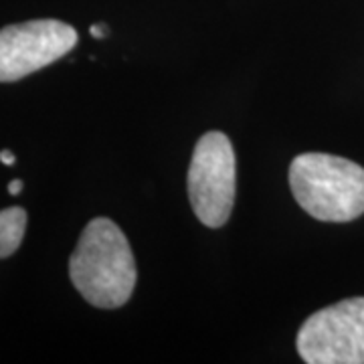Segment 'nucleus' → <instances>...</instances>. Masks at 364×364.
I'll use <instances>...</instances> for the list:
<instances>
[{
	"label": "nucleus",
	"mask_w": 364,
	"mask_h": 364,
	"mask_svg": "<svg viewBox=\"0 0 364 364\" xmlns=\"http://www.w3.org/2000/svg\"><path fill=\"white\" fill-rule=\"evenodd\" d=\"M69 277L81 298L102 310L122 308L132 298L136 261L116 223L105 217L87 223L69 257Z\"/></svg>",
	"instance_id": "nucleus-1"
},
{
	"label": "nucleus",
	"mask_w": 364,
	"mask_h": 364,
	"mask_svg": "<svg viewBox=\"0 0 364 364\" xmlns=\"http://www.w3.org/2000/svg\"><path fill=\"white\" fill-rule=\"evenodd\" d=\"M298 205L324 223H348L364 215V168L348 158L308 152L289 164Z\"/></svg>",
	"instance_id": "nucleus-2"
},
{
	"label": "nucleus",
	"mask_w": 364,
	"mask_h": 364,
	"mask_svg": "<svg viewBox=\"0 0 364 364\" xmlns=\"http://www.w3.org/2000/svg\"><path fill=\"white\" fill-rule=\"evenodd\" d=\"M235 152L223 132H207L195 146L188 168V198L196 219L219 229L229 221L235 205Z\"/></svg>",
	"instance_id": "nucleus-3"
},
{
	"label": "nucleus",
	"mask_w": 364,
	"mask_h": 364,
	"mask_svg": "<svg viewBox=\"0 0 364 364\" xmlns=\"http://www.w3.org/2000/svg\"><path fill=\"white\" fill-rule=\"evenodd\" d=\"M296 346L308 364H364V298L312 314L299 328Z\"/></svg>",
	"instance_id": "nucleus-4"
},
{
	"label": "nucleus",
	"mask_w": 364,
	"mask_h": 364,
	"mask_svg": "<svg viewBox=\"0 0 364 364\" xmlns=\"http://www.w3.org/2000/svg\"><path fill=\"white\" fill-rule=\"evenodd\" d=\"M77 31L57 18H37L0 28V83H13L65 57Z\"/></svg>",
	"instance_id": "nucleus-5"
},
{
	"label": "nucleus",
	"mask_w": 364,
	"mask_h": 364,
	"mask_svg": "<svg viewBox=\"0 0 364 364\" xmlns=\"http://www.w3.org/2000/svg\"><path fill=\"white\" fill-rule=\"evenodd\" d=\"M26 231V210L23 207H9L0 210V259L14 255Z\"/></svg>",
	"instance_id": "nucleus-6"
},
{
	"label": "nucleus",
	"mask_w": 364,
	"mask_h": 364,
	"mask_svg": "<svg viewBox=\"0 0 364 364\" xmlns=\"http://www.w3.org/2000/svg\"><path fill=\"white\" fill-rule=\"evenodd\" d=\"M91 37H95V39H104L107 37V28L104 25H93L91 26Z\"/></svg>",
	"instance_id": "nucleus-7"
},
{
	"label": "nucleus",
	"mask_w": 364,
	"mask_h": 364,
	"mask_svg": "<svg viewBox=\"0 0 364 364\" xmlns=\"http://www.w3.org/2000/svg\"><path fill=\"white\" fill-rule=\"evenodd\" d=\"M0 160H2L6 166H13L14 162H16V158H14V154L11 150H2V152H0Z\"/></svg>",
	"instance_id": "nucleus-8"
},
{
	"label": "nucleus",
	"mask_w": 364,
	"mask_h": 364,
	"mask_svg": "<svg viewBox=\"0 0 364 364\" xmlns=\"http://www.w3.org/2000/svg\"><path fill=\"white\" fill-rule=\"evenodd\" d=\"M23 191V181H13L9 184V193L11 195H18Z\"/></svg>",
	"instance_id": "nucleus-9"
}]
</instances>
